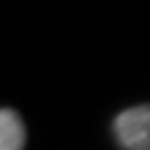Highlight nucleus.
<instances>
[{
  "mask_svg": "<svg viewBox=\"0 0 150 150\" xmlns=\"http://www.w3.org/2000/svg\"><path fill=\"white\" fill-rule=\"evenodd\" d=\"M112 127L124 150H150V103L122 110Z\"/></svg>",
  "mask_w": 150,
  "mask_h": 150,
  "instance_id": "obj_1",
  "label": "nucleus"
},
{
  "mask_svg": "<svg viewBox=\"0 0 150 150\" xmlns=\"http://www.w3.org/2000/svg\"><path fill=\"white\" fill-rule=\"evenodd\" d=\"M26 145V127L16 110H0V150H23Z\"/></svg>",
  "mask_w": 150,
  "mask_h": 150,
  "instance_id": "obj_2",
  "label": "nucleus"
}]
</instances>
